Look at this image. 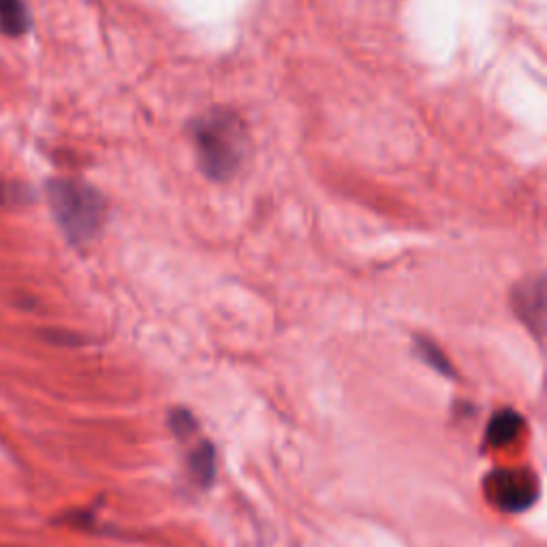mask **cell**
Segmentation results:
<instances>
[{
    "label": "cell",
    "instance_id": "9",
    "mask_svg": "<svg viewBox=\"0 0 547 547\" xmlns=\"http://www.w3.org/2000/svg\"><path fill=\"white\" fill-rule=\"evenodd\" d=\"M169 426L180 436V439H184V436H191L197 430V421L189 411L176 409L169 415Z\"/></svg>",
    "mask_w": 547,
    "mask_h": 547
},
{
    "label": "cell",
    "instance_id": "7",
    "mask_svg": "<svg viewBox=\"0 0 547 547\" xmlns=\"http://www.w3.org/2000/svg\"><path fill=\"white\" fill-rule=\"evenodd\" d=\"M189 468H191V477L199 483V486L208 488L216 477V449L208 441H201L191 451Z\"/></svg>",
    "mask_w": 547,
    "mask_h": 547
},
{
    "label": "cell",
    "instance_id": "10",
    "mask_svg": "<svg viewBox=\"0 0 547 547\" xmlns=\"http://www.w3.org/2000/svg\"><path fill=\"white\" fill-rule=\"evenodd\" d=\"M26 201L24 186L0 182V206H15V203Z\"/></svg>",
    "mask_w": 547,
    "mask_h": 547
},
{
    "label": "cell",
    "instance_id": "3",
    "mask_svg": "<svg viewBox=\"0 0 547 547\" xmlns=\"http://www.w3.org/2000/svg\"><path fill=\"white\" fill-rule=\"evenodd\" d=\"M486 496L500 511L520 513L535 505L539 498V481L530 471H494L486 479Z\"/></svg>",
    "mask_w": 547,
    "mask_h": 547
},
{
    "label": "cell",
    "instance_id": "11",
    "mask_svg": "<svg viewBox=\"0 0 547 547\" xmlns=\"http://www.w3.org/2000/svg\"><path fill=\"white\" fill-rule=\"evenodd\" d=\"M0 547H11V545H0Z\"/></svg>",
    "mask_w": 547,
    "mask_h": 547
},
{
    "label": "cell",
    "instance_id": "4",
    "mask_svg": "<svg viewBox=\"0 0 547 547\" xmlns=\"http://www.w3.org/2000/svg\"><path fill=\"white\" fill-rule=\"evenodd\" d=\"M515 312H518L520 319L528 323L530 330H533L537 336L543 332V323H545V287H543V278L528 280V283L520 285L513 291V300H511Z\"/></svg>",
    "mask_w": 547,
    "mask_h": 547
},
{
    "label": "cell",
    "instance_id": "2",
    "mask_svg": "<svg viewBox=\"0 0 547 547\" xmlns=\"http://www.w3.org/2000/svg\"><path fill=\"white\" fill-rule=\"evenodd\" d=\"M45 193L62 236L75 246L95 240L105 218V199L97 189L80 180L56 178L48 182Z\"/></svg>",
    "mask_w": 547,
    "mask_h": 547
},
{
    "label": "cell",
    "instance_id": "1",
    "mask_svg": "<svg viewBox=\"0 0 547 547\" xmlns=\"http://www.w3.org/2000/svg\"><path fill=\"white\" fill-rule=\"evenodd\" d=\"M197 161L210 180L225 182L240 171L248 154V131L229 109H212L191 127Z\"/></svg>",
    "mask_w": 547,
    "mask_h": 547
},
{
    "label": "cell",
    "instance_id": "8",
    "mask_svg": "<svg viewBox=\"0 0 547 547\" xmlns=\"http://www.w3.org/2000/svg\"><path fill=\"white\" fill-rule=\"evenodd\" d=\"M415 345H417L419 357L424 359V362L430 368H434L436 372L445 374V377H453V366H451V362L447 359V355L439 347H436L430 338H417Z\"/></svg>",
    "mask_w": 547,
    "mask_h": 547
},
{
    "label": "cell",
    "instance_id": "5",
    "mask_svg": "<svg viewBox=\"0 0 547 547\" xmlns=\"http://www.w3.org/2000/svg\"><path fill=\"white\" fill-rule=\"evenodd\" d=\"M524 430V419L522 415H518L511 409H505V411H498L490 426H488V432H486V441L492 445V447H505L509 443H513L518 436L522 434Z\"/></svg>",
    "mask_w": 547,
    "mask_h": 547
},
{
    "label": "cell",
    "instance_id": "6",
    "mask_svg": "<svg viewBox=\"0 0 547 547\" xmlns=\"http://www.w3.org/2000/svg\"><path fill=\"white\" fill-rule=\"evenodd\" d=\"M30 28V13L24 0H0V30L7 37H22Z\"/></svg>",
    "mask_w": 547,
    "mask_h": 547
}]
</instances>
